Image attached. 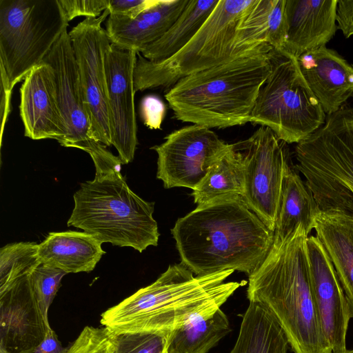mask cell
Returning a JSON list of instances; mask_svg holds the SVG:
<instances>
[{
    "label": "cell",
    "mask_w": 353,
    "mask_h": 353,
    "mask_svg": "<svg viewBox=\"0 0 353 353\" xmlns=\"http://www.w3.org/2000/svg\"><path fill=\"white\" fill-rule=\"evenodd\" d=\"M171 233L181 263L195 276L228 270L250 276L274 242V232L240 195L221 196L198 205L178 219Z\"/></svg>",
    "instance_id": "obj_1"
},
{
    "label": "cell",
    "mask_w": 353,
    "mask_h": 353,
    "mask_svg": "<svg viewBox=\"0 0 353 353\" xmlns=\"http://www.w3.org/2000/svg\"><path fill=\"white\" fill-rule=\"evenodd\" d=\"M301 225L274 241L261 264L248 276L247 298L264 306L283 329L294 353H333L313 297Z\"/></svg>",
    "instance_id": "obj_2"
},
{
    "label": "cell",
    "mask_w": 353,
    "mask_h": 353,
    "mask_svg": "<svg viewBox=\"0 0 353 353\" xmlns=\"http://www.w3.org/2000/svg\"><path fill=\"white\" fill-rule=\"evenodd\" d=\"M234 270L194 276L170 265L152 284L110 307L101 323L114 333L171 332L196 314L220 308L246 281L225 282Z\"/></svg>",
    "instance_id": "obj_3"
},
{
    "label": "cell",
    "mask_w": 353,
    "mask_h": 353,
    "mask_svg": "<svg viewBox=\"0 0 353 353\" xmlns=\"http://www.w3.org/2000/svg\"><path fill=\"white\" fill-rule=\"evenodd\" d=\"M274 52L244 54L181 79L165 94L174 117L210 129L250 122Z\"/></svg>",
    "instance_id": "obj_4"
},
{
    "label": "cell",
    "mask_w": 353,
    "mask_h": 353,
    "mask_svg": "<svg viewBox=\"0 0 353 353\" xmlns=\"http://www.w3.org/2000/svg\"><path fill=\"white\" fill-rule=\"evenodd\" d=\"M68 226L82 229L101 243L131 247L142 252L158 245L154 202H148L128 185L121 172L95 176L81 183Z\"/></svg>",
    "instance_id": "obj_5"
},
{
    "label": "cell",
    "mask_w": 353,
    "mask_h": 353,
    "mask_svg": "<svg viewBox=\"0 0 353 353\" xmlns=\"http://www.w3.org/2000/svg\"><path fill=\"white\" fill-rule=\"evenodd\" d=\"M294 168L305 177L321 211L353 218V118L344 105L295 147Z\"/></svg>",
    "instance_id": "obj_6"
},
{
    "label": "cell",
    "mask_w": 353,
    "mask_h": 353,
    "mask_svg": "<svg viewBox=\"0 0 353 353\" xmlns=\"http://www.w3.org/2000/svg\"><path fill=\"white\" fill-rule=\"evenodd\" d=\"M254 0H219L195 35L170 58L151 61L137 52L134 70L135 92L163 87L170 88L179 80L250 52L234 46L239 22Z\"/></svg>",
    "instance_id": "obj_7"
},
{
    "label": "cell",
    "mask_w": 353,
    "mask_h": 353,
    "mask_svg": "<svg viewBox=\"0 0 353 353\" xmlns=\"http://www.w3.org/2000/svg\"><path fill=\"white\" fill-rule=\"evenodd\" d=\"M68 26L58 0H0L1 83L12 92Z\"/></svg>",
    "instance_id": "obj_8"
},
{
    "label": "cell",
    "mask_w": 353,
    "mask_h": 353,
    "mask_svg": "<svg viewBox=\"0 0 353 353\" xmlns=\"http://www.w3.org/2000/svg\"><path fill=\"white\" fill-rule=\"evenodd\" d=\"M327 115L305 80L297 58L275 51L250 122L268 127L286 143H298L325 122Z\"/></svg>",
    "instance_id": "obj_9"
},
{
    "label": "cell",
    "mask_w": 353,
    "mask_h": 353,
    "mask_svg": "<svg viewBox=\"0 0 353 353\" xmlns=\"http://www.w3.org/2000/svg\"><path fill=\"white\" fill-rule=\"evenodd\" d=\"M43 61L54 72L58 102L65 128V136L59 143L88 152L94 164L95 176L121 172L123 163L119 157L92 136L90 116L68 28Z\"/></svg>",
    "instance_id": "obj_10"
},
{
    "label": "cell",
    "mask_w": 353,
    "mask_h": 353,
    "mask_svg": "<svg viewBox=\"0 0 353 353\" xmlns=\"http://www.w3.org/2000/svg\"><path fill=\"white\" fill-rule=\"evenodd\" d=\"M284 141L268 127L259 128L247 140L236 143L244 161L243 201L274 231L284 172L290 163Z\"/></svg>",
    "instance_id": "obj_11"
},
{
    "label": "cell",
    "mask_w": 353,
    "mask_h": 353,
    "mask_svg": "<svg viewBox=\"0 0 353 353\" xmlns=\"http://www.w3.org/2000/svg\"><path fill=\"white\" fill-rule=\"evenodd\" d=\"M109 15L107 9L99 17L85 18L69 32L92 136L105 146L111 145L105 70V56L111 42L101 24Z\"/></svg>",
    "instance_id": "obj_12"
},
{
    "label": "cell",
    "mask_w": 353,
    "mask_h": 353,
    "mask_svg": "<svg viewBox=\"0 0 353 353\" xmlns=\"http://www.w3.org/2000/svg\"><path fill=\"white\" fill-rule=\"evenodd\" d=\"M229 145L203 126L190 125L176 130L161 144L150 148L158 155L157 177L165 188L194 190Z\"/></svg>",
    "instance_id": "obj_13"
},
{
    "label": "cell",
    "mask_w": 353,
    "mask_h": 353,
    "mask_svg": "<svg viewBox=\"0 0 353 353\" xmlns=\"http://www.w3.org/2000/svg\"><path fill=\"white\" fill-rule=\"evenodd\" d=\"M137 54L111 43L105 56L111 145L123 164L133 160L138 143L134 88Z\"/></svg>",
    "instance_id": "obj_14"
},
{
    "label": "cell",
    "mask_w": 353,
    "mask_h": 353,
    "mask_svg": "<svg viewBox=\"0 0 353 353\" xmlns=\"http://www.w3.org/2000/svg\"><path fill=\"white\" fill-rule=\"evenodd\" d=\"M311 289L324 334L333 353L345 351L350 317L347 299L334 265L316 236L306 239Z\"/></svg>",
    "instance_id": "obj_15"
},
{
    "label": "cell",
    "mask_w": 353,
    "mask_h": 353,
    "mask_svg": "<svg viewBox=\"0 0 353 353\" xmlns=\"http://www.w3.org/2000/svg\"><path fill=\"white\" fill-rule=\"evenodd\" d=\"M0 353H32L48 326L33 294L29 275L0 292Z\"/></svg>",
    "instance_id": "obj_16"
},
{
    "label": "cell",
    "mask_w": 353,
    "mask_h": 353,
    "mask_svg": "<svg viewBox=\"0 0 353 353\" xmlns=\"http://www.w3.org/2000/svg\"><path fill=\"white\" fill-rule=\"evenodd\" d=\"M19 112L24 135L33 140L60 143L65 133L53 68L42 61L25 77L20 88Z\"/></svg>",
    "instance_id": "obj_17"
},
{
    "label": "cell",
    "mask_w": 353,
    "mask_h": 353,
    "mask_svg": "<svg viewBox=\"0 0 353 353\" xmlns=\"http://www.w3.org/2000/svg\"><path fill=\"white\" fill-rule=\"evenodd\" d=\"M301 73L325 114H332L353 97V65L322 46L297 58Z\"/></svg>",
    "instance_id": "obj_18"
},
{
    "label": "cell",
    "mask_w": 353,
    "mask_h": 353,
    "mask_svg": "<svg viewBox=\"0 0 353 353\" xmlns=\"http://www.w3.org/2000/svg\"><path fill=\"white\" fill-rule=\"evenodd\" d=\"M339 0H285L286 41L283 52L296 58L325 46L337 28Z\"/></svg>",
    "instance_id": "obj_19"
},
{
    "label": "cell",
    "mask_w": 353,
    "mask_h": 353,
    "mask_svg": "<svg viewBox=\"0 0 353 353\" xmlns=\"http://www.w3.org/2000/svg\"><path fill=\"white\" fill-rule=\"evenodd\" d=\"M189 0H157L134 19L110 14L105 30L110 42L121 48L140 52L160 39L183 12Z\"/></svg>",
    "instance_id": "obj_20"
},
{
    "label": "cell",
    "mask_w": 353,
    "mask_h": 353,
    "mask_svg": "<svg viewBox=\"0 0 353 353\" xmlns=\"http://www.w3.org/2000/svg\"><path fill=\"white\" fill-rule=\"evenodd\" d=\"M285 0H254L239 23L234 46L239 52L268 47L281 52L286 41Z\"/></svg>",
    "instance_id": "obj_21"
},
{
    "label": "cell",
    "mask_w": 353,
    "mask_h": 353,
    "mask_svg": "<svg viewBox=\"0 0 353 353\" xmlns=\"http://www.w3.org/2000/svg\"><path fill=\"white\" fill-rule=\"evenodd\" d=\"M314 230L334 265L353 318V218L321 210Z\"/></svg>",
    "instance_id": "obj_22"
},
{
    "label": "cell",
    "mask_w": 353,
    "mask_h": 353,
    "mask_svg": "<svg viewBox=\"0 0 353 353\" xmlns=\"http://www.w3.org/2000/svg\"><path fill=\"white\" fill-rule=\"evenodd\" d=\"M102 243L85 232H50L39 244L41 263L67 274L92 271L105 253Z\"/></svg>",
    "instance_id": "obj_23"
},
{
    "label": "cell",
    "mask_w": 353,
    "mask_h": 353,
    "mask_svg": "<svg viewBox=\"0 0 353 353\" xmlns=\"http://www.w3.org/2000/svg\"><path fill=\"white\" fill-rule=\"evenodd\" d=\"M290 163L282 183L274 241H282L301 225L309 236L321 210L305 181Z\"/></svg>",
    "instance_id": "obj_24"
},
{
    "label": "cell",
    "mask_w": 353,
    "mask_h": 353,
    "mask_svg": "<svg viewBox=\"0 0 353 353\" xmlns=\"http://www.w3.org/2000/svg\"><path fill=\"white\" fill-rule=\"evenodd\" d=\"M230 331L229 320L221 308L196 314L170 332L167 352L208 353Z\"/></svg>",
    "instance_id": "obj_25"
},
{
    "label": "cell",
    "mask_w": 353,
    "mask_h": 353,
    "mask_svg": "<svg viewBox=\"0 0 353 353\" xmlns=\"http://www.w3.org/2000/svg\"><path fill=\"white\" fill-rule=\"evenodd\" d=\"M289 347L287 337L274 316L264 306L250 301L230 353H288Z\"/></svg>",
    "instance_id": "obj_26"
},
{
    "label": "cell",
    "mask_w": 353,
    "mask_h": 353,
    "mask_svg": "<svg viewBox=\"0 0 353 353\" xmlns=\"http://www.w3.org/2000/svg\"><path fill=\"white\" fill-rule=\"evenodd\" d=\"M219 0H189L185 8L158 40L143 48L140 54L147 60L168 59L183 48L199 31Z\"/></svg>",
    "instance_id": "obj_27"
},
{
    "label": "cell",
    "mask_w": 353,
    "mask_h": 353,
    "mask_svg": "<svg viewBox=\"0 0 353 353\" xmlns=\"http://www.w3.org/2000/svg\"><path fill=\"white\" fill-rule=\"evenodd\" d=\"M244 161L236 144L228 149L208 170L192 192L194 202L201 205L228 195L241 196L244 190Z\"/></svg>",
    "instance_id": "obj_28"
},
{
    "label": "cell",
    "mask_w": 353,
    "mask_h": 353,
    "mask_svg": "<svg viewBox=\"0 0 353 353\" xmlns=\"http://www.w3.org/2000/svg\"><path fill=\"white\" fill-rule=\"evenodd\" d=\"M38 250L34 242L12 243L0 249V292L41 263Z\"/></svg>",
    "instance_id": "obj_29"
},
{
    "label": "cell",
    "mask_w": 353,
    "mask_h": 353,
    "mask_svg": "<svg viewBox=\"0 0 353 353\" xmlns=\"http://www.w3.org/2000/svg\"><path fill=\"white\" fill-rule=\"evenodd\" d=\"M66 274L59 268L40 263L29 275L33 294L48 326L49 307Z\"/></svg>",
    "instance_id": "obj_30"
},
{
    "label": "cell",
    "mask_w": 353,
    "mask_h": 353,
    "mask_svg": "<svg viewBox=\"0 0 353 353\" xmlns=\"http://www.w3.org/2000/svg\"><path fill=\"white\" fill-rule=\"evenodd\" d=\"M170 334V332H112L113 353H166Z\"/></svg>",
    "instance_id": "obj_31"
},
{
    "label": "cell",
    "mask_w": 353,
    "mask_h": 353,
    "mask_svg": "<svg viewBox=\"0 0 353 353\" xmlns=\"http://www.w3.org/2000/svg\"><path fill=\"white\" fill-rule=\"evenodd\" d=\"M112 332L107 327L85 326L65 353H113Z\"/></svg>",
    "instance_id": "obj_32"
},
{
    "label": "cell",
    "mask_w": 353,
    "mask_h": 353,
    "mask_svg": "<svg viewBox=\"0 0 353 353\" xmlns=\"http://www.w3.org/2000/svg\"><path fill=\"white\" fill-rule=\"evenodd\" d=\"M67 21L80 16L99 17L108 8L110 0H58Z\"/></svg>",
    "instance_id": "obj_33"
},
{
    "label": "cell",
    "mask_w": 353,
    "mask_h": 353,
    "mask_svg": "<svg viewBox=\"0 0 353 353\" xmlns=\"http://www.w3.org/2000/svg\"><path fill=\"white\" fill-rule=\"evenodd\" d=\"M166 112V106L159 97L145 96L140 103V114L143 123L150 129H160Z\"/></svg>",
    "instance_id": "obj_34"
},
{
    "label": "cell",
    "mask_w": 353,
    "mask_h": 353,
    "mask_svg": "<svg viewBox=\"0 0 353 353\" xmlns=\"http://www.w3.org/2000/svg\"><path fill=\"white\" fill-rule=\"evenodd\" d=\"M156 1L157 0H110L108 10L110 14L134 19Z\"/></svg>",
    "instance_id": "obj_35"
},
{
    "label": "cell",
    "mask_w": 353,
    "mask_h": 353,
    "mask_svg": "<svg viewBox=\"0 0 353 353\" xmlns=\"http://www.w3.org/2000/svg\"><path fill=\"white\" fill-rule=\"evenodd\" d=\"M336 22L345 38L353 36V0H339Z\"/></svg>",
    "instance_id": "obj_36"
},
{
    "label": "cell",
    "mask_w": 353,
    "mask_h": 353,
    "mask_svg": "<svg viewBox=\"0 0 353 353\" xmlns=\"http://www.w3.org/2000/svg\"><path fill=\"white\" fill-rule=\"evenodd\" d=\"M67 348L62 346L55 332L49 327L43 341L32 353H65Z\"/></svg>",
    "instance_id": "obj_37"
},
{
    "label": "cell",
    "mask_w": 353,
    "mask_h": 353,
    "mask_svg": "<svg viewBox=\"0 0 353 353\" xmlns=\"http://www.w3.org/2000/svg\"><path fill=\"white\" fill-rule=\"evenodd\" d=\"M12 92L9 91L5 85L1 83V137L3 133L4 125L11 110L10 99Z\"/></svg>",
    "instance_id": "obj_38"
},
{
    "label": "cell",
    "mask_w": 353,
    "mask_h": 353,
    "mask_svg": "<svg viewBox=\"0 0 353 353\" xmlns=\"http://www.w3.org/2000/svg\"><path fill=\"white\" fill-rule=\"evenodd\" d=\"M340 353H353V349L352 350H346L345 351Z\"/></svg>",
    "instance_id": "obj_39"
},
{
    "label": "cell",
    "mask_w": 353,
    "mask_h": 353,
    "mask_svg": "<svg viewBox=\"0 0 353 353\" xmlns=\"http://www.w3.org/2000/svg\"><path fill=\"white\" fill-rule=\"evenodd\" d=\"M351 110H352V118H353V106L351 107Z\"/></svg>",
    "instance_id": "obj_40"
},
{
    "label": "cell",
    "mask_w": 353,
    "mask_h": 353,
    "mask_svg": "<svg viewBox=\"0 0 353 353\" xmlns=\"http://www.w3.org/2000/svg\"><path fill=\"white\" fill-rule=\"evenodd\" d=\"M166 353H168V352H166Z\"/></svg>",
    "instance_id": "obj_41"
}]
</instances>
